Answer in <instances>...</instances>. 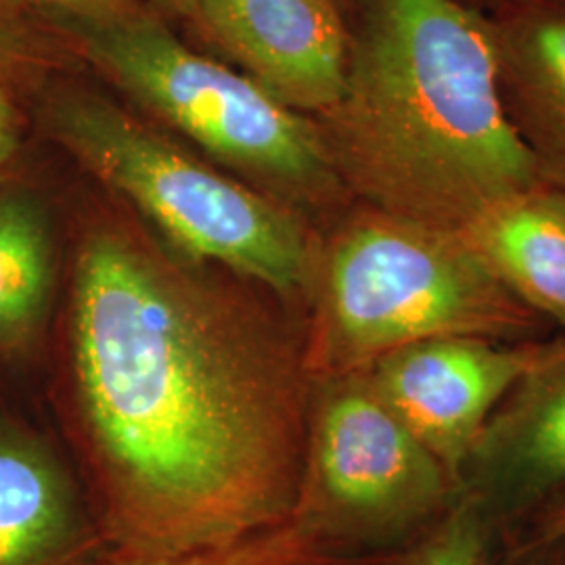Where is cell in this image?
Instances as JSON below:
<instances>
[{"instance_id": "cell-23", "label": "cell", "mask_w": 565, "mask_h": 565, "mask_svg": "<svg viewBox=\"0 0 565 565\" xmlns=\"http://www.w3.org/2000/svg\"><path fill=\"white\" fill-rule=\"evenodd\" d=\"M338 2H340V4H342V0H338Z\"/></svg>"}, {"instance_id": "cell-21", "label": "cell", "mask_w": 565, "mask_h": 565, "mask_svg": "<svg viewBox=\"0 0 565 565\" xmlns=\"http://www.w3.org/2000/svg\"><path fill=\"white\" fill-rule=\"evenodd\" d=\"M467 4H471V7H476V9H482L484 4H488L490 0H463Z\"/></svg>"}, {"instance_id": "cell-6", "label": "cell", "mask_w": 565, "mask_h": 565, "mask_svg": "<svg viewBox=\"0 0 565 565\" xmlns=\"http://www.w3.org/2000/svg\"><path fill=\"white\" fill-rule=\"evenodd\" d=\"M461 497V482L385 406L363 371L315 382L291 520L329 557L394 553Z\"/></svg>"}, {"instance_id": "cell-5", "label": "cell", "mask_w": 565, "mask_h": 565, "mask_svg": "<svg viewBox=\"0 0 565 565\" xmlns=\"http://www.w3.org/2000/svg\"><path fill=\"white\" fill-rule=\"evenodd\" d=\"M90 57L139 102L224 162L263 177L294 210L335 216L354 202L310 116L205 60L147 20L97 21L84 30Z\"/></svg>"}, {"instance_id": "cell-20", "label": "cell", "mask_w": 565, "mask_h": 565, "mask_svg": "<svg viewBox=\"0 0 565 565\" xmlns=\"http://www.w3.org/2000/svg\"><path fill=\"white\" fill-rule=\"evenodd\" d=\"M7 63H9V42H7L4 32L0 30V72L4 70Z\"/></svg>"}, {"instance_id": "cell-3", "label": "cell", "mask_w": 565, "mask_h": 565, "mask_svg": "<svg viewBox=\"0 0 565 565\" xmlns=\"http://www.w3.org/2000/svg\"><path fill=\"white\" fill-rule=\"evenodd\" d=\"M323 235L302 324L312 382L438 338L525 342L553 327L515 300L459 233L348 203Z\"/></svg>"}, {"instance_id": "cell-11", "label": "cell", "mask_w": 565, "mask_h": 565, "mask_svg": "<svg viewBox=\"0 0 565 565\" xmlns=\"http://www.w3.org/2000/svg\"><path fill=\"white\" fill-rule=\"evenodd\" d=\"M107 545L39 438L0 425V565H99ZM109 548V546H107Z\"/></svg>"}, {"instance_id": "cell-19", "label": "cell", "mask_w": 565, "mask_h": 565, "mask_svg": "<svg viewBox=\"0 0 565 565\" xmlns=\"http://www.w3.org/2000/svg\"><path fill=\"white\" fill-rule=\"evenodd\" d=\"M42 2H51V4L76 9V11H107L120 4L121 0H42Z\"/></svg>"}, {"instance_id": "cell-14", "label": "cell", "mask_w": 565, "mask_h": 565, "mask_svg": "<svg viewBox=\"0 0 565 565\" xmlns=\"http://www.w3.org/2000/svg\"><path fill=\"white\" fill-rule=\"evenodd\" d=\"M294 520L224 545L177 555L107 553L99 565H338Z\"/></svg>"}, {"instance_id": "cell-8", "label": "cell", "mask_w": 565, "mask_h": 565, "mask_svg": "<svg viewBox=\"0 0 565 565\" xmlns=\"http://www.w3.org/2000/svg\"><path fill=\"white\" fill-rule=\"evenodd\" d=\"M195 13L282 107L317 118L340 102L348 23L338 0H198Z\"/></svg>"}, {"instance_id": "cell-7", "label": "cell", "mask_w": 565, "mask_h": 565, "mask_svg": "<svg viewBox=\"0 0 565 565\" xmlns=\"http://www.w3.org/2000/svg\"><path fill=\"white\" fill-rule=\"evenodd\" d=\"M557 342L559 335L525 342L438 338L385 354L363 373L385 406L461 482L465 459L488 417Z\"/></svg>"}, {"instance_id": "cell-17", "label": "cell", "mask_w": 565, "mask_h": 565, "mask_svg": "<svg viewBox=\"0 0 565 565\" xmlns=\"http://www.w3.org/2000/svg\"><path fill=\"white\" fill-rule=\"evenodd\" d=\"M505 565H565V543L509 555L505 557Z\"/></svg>"}, {"instance_id": "cell-10", "label": "cell", "mask_w": 565, "mask_h": 565, "mask_svg": "<svg viewBox=\"0 0 565 565\" xmlns=\"http://www.w3.org/2000/svg\"><path fill=\"white\" fill-rule=\"evenodd\" d=\"M478 11L507 121L543 181L565 186V0H490Z\"/></svg>"}, {"instance_id": "cell-12", "label": "cell", "mask_w": 565, "mask_h": 565, "mask_svg": "<svg viewBox=\"0 0 565 565\" xmlns=\"http://www.w3.org/2000/svg\"><path fill=\"white\" fill-rule=\"evenodd\" d=\"M459 235L515 300L565 333V186H525Z\"/></svg>"}, {"instance_id": "cell-2", "label": "cell", "mask_w": 565, "mask_h": 565, "mask_svg": "<svg viewBox=\"0 0 565 565\" xmlns=\"http://www.w3.org/2000/svg\"><path fill=\"white\" fill-rule=\"evenodd\" d=\"M350 15L342 97L312 120L354 202L461 233L545 182L507 121L476 7L350 0Z\"/></svg>"}, {"instance_id": "cell-15", "label": "cell", "mask_w": 565, "mask_h": 565, "mask_svg": "<svg viewBox=\"0 0 565 565\" xmlns=\"http://www.w3.org/2000/svg\"><path fill=\"white\" fill-rule=\"evenodd\" d=\"M385 565H505L499 530L463 497Z\"/></svg>"}, {"instance_id": "cell-16", "label": "cell", "mask_w": 565, "mask_h": 565, "mask_svg": "<svg viewBox=\"0 0 565 565\" xmlns=\"http://www.w3.org/2000/svg\"><path fill=\"white\" fill-rule=\"evenodd\" d=\"M565 543V488L530 511L503 536V553L518 555L532 548Z\"/></svg>"}, {"instance_id": "cell-1", "label": "cell", "mask_w": 565, "mask_h": 565, "mask_svg": "<svg viewBox=\"0 0 565 565\" xmlns=\"http://www.w3.org/2000/svg\"><path fill=\"white\" fill-rule=\"evenodd\" d=\"M63 366L111 553L177 555L291 520L315 385L302 329L97 228L72 270Z\"/></svg>"}, {"instance_id": "cell-18", "label": "cell", "mask_w": 565, "mask_h": 565, "mask_svg": "<svg viewBox=\"0 0 565 565\" xmlns=\"http://www.w3.org/2000/svg\"><path fill=\"white\" fill-rule=\"evenodd\" d=\"M15 142H18L15 116H13L11 105L4 102V97L0 95V166L13 156Z\"/></svg>"}, {"instance_id": "cell-13", "label": "cell", "mask_w": 565, "mask_h": 565, "mask_svg": "<svg viewBox=\"0 0 565 565\" xmlns=\"http://www.w3.org/2000/svg\"><path fill=\"white\" fill-rule=\"evenodd\" d=\"M53 287V247L41 212L0 198V354L23 350L41 331Z\"/></svg>"}, {"instance_id": "cell-9", "label": "cell", "mask_w": 565, "mask_h": 565, "mask_svg": "<svg viewBox=\"0 0 565 565\" xmlns=\"http://www.w3.org/2000/svg\"><path fill=\"white\" fill-rule=\"evenodd\" d=\"M463 492L503 536L565 488V333L488 417L461 469Z\"/></svg>"}, {"instance_id": "cell-4", "label": "cell", "mask_w": 565, "mask_h": 565, "mask_svg": "<svg viewBox=\"0 0 565 565\" xmlns=\"http://www.w3.org/2000/svg\"><path fill=\"white\" fill-rule=\"evenodd\" d=\"M57 132L99 181L182 254L263 282L287 306L303 310L317 235L298 210L195 162L107 103L63 105Z\"/></svg>"}, {"instance_id": "cell-22", "label": "cell", "mask_w": 565, "mask_h": 565, "mask_svg": "<svg viewBox=\"0 0 565 565\" xmlns=\"http://www.w3.org/2000/svg\"><path fill=\"white\" fill-rule=\"evenodd\" d=\"M177 2H181V4H189V7H198V0H177Z\"/></svg>"}]
</instances>
